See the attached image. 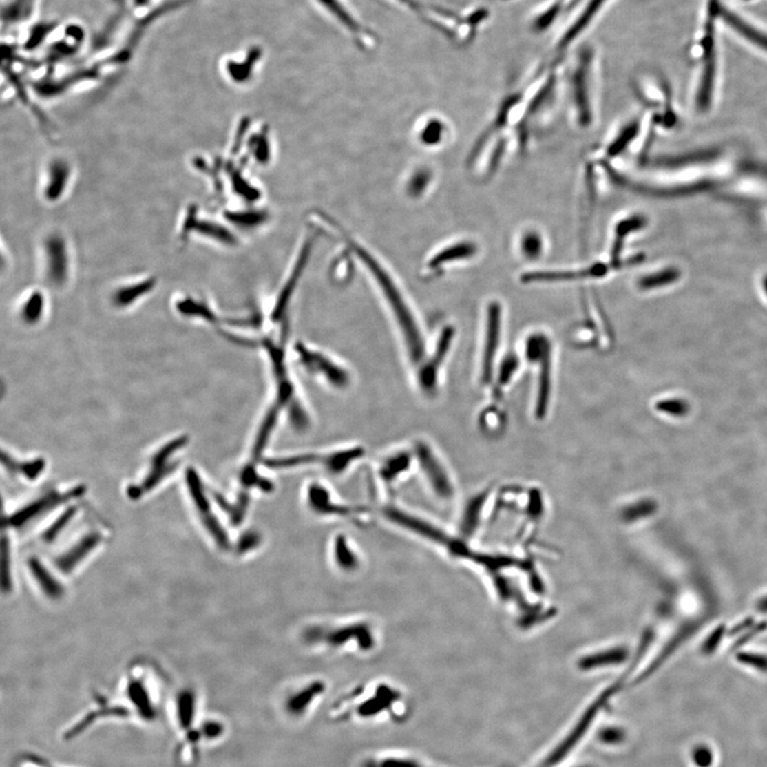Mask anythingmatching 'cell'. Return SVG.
<instances>
[{
	"mask_svg": "<svg viewBox=\"0 0 767 767\" xmlns=\"http://www.w3.org/2000/svg\"><path fill=\"white\" fill-rule=\"evenodd\" d=\"M549 348H551V344L547 336L540 333L531 335L525 342V358L531 363L537 364Z\"/></svg>",
	"mask_w": 767,
	"mask_h": 767,
	"instance_id": "35",
	"label": "cell"
},
{
	"mask_svg": "<svg viewBox=\"0 0 767 767\" xmlns=\"http://www.w3.org/2000/svg\"><path fill=\"white\" fill-rule=\"evenodd\" d=\"M400 697V693L388 685H379L375 691V696L358 706L357 714L360 717H373L390 708L395 702H398Z\"/></svg>",
	"mask_w": 767,
	"mask_h": 767,
	"instance_id": "24",
	"label": "cell"
},
{
	"mask_svg": "<svg viewBox=\"0 0 767 767\" xmlns=\"http://www.w3.org/2000/svg\"><path fill=\"white\" fill-rule=\"evenodd\" d=\"M737 660L742 663L747 664L760 671H767V658L758 654L741 653L737 655Z\"/></svg>",
	"mask_w": 767,
	"mask_h": 767,
	"instance_id": "45",
	"label": "cell"
},
{
	"mask_svg": "<svg viewBox=\"0 0 767 767\" xmlns=\"http://www.w3.org/2000/svg\"><path fill=\"white\" fill-rule=\"evenodd\" d=\"M552 350L549 348L544 355L538 360V381H537L536 401H535V416L537 419H544L548 412L551 397V358Z\"/></svg>",
	"mask_w": 767,
	"mask_h": 767,
	"instance_id": "22",
	"label": "cell"
},
{
	"mask_svg": "<svg viewBox=\"0 0 767 767\" xmlns=\"http://www.w3.org/2000/svg\"><path fill=\"white\" fill-rule=\"evenodd\" d=\"M620 266L609 262H595L589 266L564 270H536L521 276L523 284L565 283L574 280H600Z\"/></svg>",
	"mask_w": 767,
	"mask_h": 767,
	"instance_id": "8",
	"label": "cell"
},
{
	"mask_svg": "<svg viewBox=\"0 0 767 767\" xmlns=\"http://www.w3.org/2000/svg\"><path fill=\"white\" fill-rule=\"evenodd\" d=\"M307 501L315 513L321 515L346 516L354 513L351 507L335 503L330 492L319 483L309 485L307 490Z\"/></svg>",
	"mask_w": 767,
	"mask_h": 767,
	"instance_id": "23",
	"label": "cell"
},
{
	"mask_svg": "<svg viewBox=\"0 0 767 767\" xmlns=\"http://www.w3.org/2000/svg\"><path fill=\"white\" fill-rule=\"evenodd\" d=\"M585 767H587V766H585Z\"/></svg>",
	"mask_w": 767,
	"mask_h": 767,
	"instance_id": "51",
	"label": "cell"
},
{
	"mask_svg": "<svg viewBox=\"0 0 767 767\" xmlns=\"http://www.w3.org/2000/svg\"><path fill=\"white\" fill-rule=\"evenodd\" d=\"M73 169L69 161L56 157L48 162L43 182V198L50 204H56L65 196L71 182Z\"/></svg>",
	"mask_w": 767,
	"mask_h": 767,
	"instance_id": "17",
	"label": "cell"
},
{
	"mask_svg": "<svg viewBox=\"0 0 767 767\" xmlns=\"http://www.w3.org/2000/svg\"><path fill=\"white\" fill-rule=\"evenodd\" d=\"M186 481L191 500L196 506L202 525L207 529L208 534L211 536L216 545L221 550H229L231 548L229 535L222 527L219 519L214 515L211 503L208 499L205 488L198 472H196L193 469H189L186 473Z\"/></svg>",
	"mask_w": 767,
	"mask_h": 767,
	"instance_id": "7",
	"label": "cell"
},
{
	"mask_svg": "<svg viewBox=\"0 0 767 767\" xmlns=\"http://www.w3.org/2000/svg\"><path fill=\"white\" fill-rule=\"evenodd\" d=\"M186 443L187 437H180L161 448L151 459V468L145 479L138 486H132L128 490L129 497L139 499L144 494L157 487V485L160 484L167 476H170L176 467L173 457L177 450L182 449Z\"/></svg>",
	"mask_w": 767,
	"mask_h": 767,
	"instance_id": "9",
	"label": "cell"
},
{
	"mask_svg": "<svg viewBox=\"0 0 767 767\" xmlns=\"http://www.w3.org/2000/svg\"><path fill=\"white\" fill-rule=\"evenodd\" d=\"M43 253L48 282L54 287H61L69 276L70 254L65 238L58 233H50L43 242Z\"/></svg>",
	"mask_w": 767,
	"mask_h": 767,
	"instance_id": "12",
	"label": "cell"
},
{
	"mask_svg": "<svg viewBox=\"0 0 767 767\" xmlns=\"http://www.w3.org/2000/svg\"><path fill=\"white\" fill-rule=\"evenodd\" d=\"M655 408L659 412H664V414L677 417L684 416L689 412L687 403L683 400H678V399L661 401V402L657 403Z\"/></svg>",
	"mask_w": 767,
	"mask_h": 767,
	"instance_id": "42",
	"label": "cell"
},
{
	"mask_svg": "<svg viewBox=\"0 0 767 767\" xmlns=\"http://www.w3.org/2000/svg\"><path fill=\"white\" fill-rule=\"evenodd\" d=\"M765 289H766V291H767V280H766V282H765Z\"/></svg>",
	"mask_w": 767,
	"mask_h": 767,
	"instance_id": "49",
	"label": "cell"
},
{
	"mask_svg": "<svg viewBox=\"0 0 767 767\" xmlns=\"http://www.w3.org/2000/svg\"><path fill=\"white\" fill-rule=\"evenodd\" d=\"M104 535L99 531H87L74 540L70 547L64 549L61 554L54 556L52 565L59 574L71 576L104 544Z\"/></svg>",
	"mask_w": 767,
	"mask_h": 767,
	"instance_id": "10",
	"label": "cell"
},
{
	"mask_svg": "<svg viewBox=\"0 0 767 767\" xmlns=\"http://www.w3.org/2000/svg\"><path fill=\"white\" fill-rule=\"evenodd\" d=\"M1 554H3V589L5 591H12V568H11V545L7 536L3 537L1 543Z\"/></svg>",
	"mask_w": 767,
	"mask_h": 767,
	"instance_id": "39",
	"label": "cell"
},
{
	"mask_svg": "<svg viewBox=\"0 0 767 767\" xmlns=\"http://www.w3.org/2000/svg\"><path fill=\"white\" fill-rule=\"evenodd\" d=\"M455 330L452 326H445L438 338L436 350L430 357H426L418 370V383L422 390L432 395L437 388L438 375L441 366L449 354L450 348L454 339Z\"/></svg>",
	"mask_w": 767,
	"mask_h": 767,
	"instance_id": "14",
	"label": "cell"
},
{
	"mask_svg": "<svg viewBox=\"0 0 767 767\" xmlns=\"http://www.w3.org/2000/svg\"><path fill=\"white\" fill-rule=\"evenodd\" d=\"M412 453L433 490L441 497L447 498L451 496L452 486L449 476L431 445L424 441H418L414 445Z\"/></svg>",
	"mask_w": 767,
	"mask_h": 767,
	"instance_id": "15",
	"label": "cell"
},
{
	"mask_svg": "<svg viewBox=\"0 0 767 767\" xmlns=\"http://www.w3.org/2000/svg\"><path fill=\"white\" fill-rule=\"evenodd\" d=\"M198 700L196 691L182 689L177 693L173 704V723L177 739L190 735L200 725L198 722Z\"/></svg>",
	"mask_w": 767,
	"mask_h": 767,
	"instance_id": "16",
	"label": "cell"
},
{
	"mask_svg": "<svg viewBox=\"0 0 767 767\" xmlns=\"http://www.w3.org/2000/svg\"><path fill=\"white\" fill-rule=\"evenodd\" d=\"M85 487L78 486L66 492H52L45 494L42 497L26 504L14 513L8 516L3 521V529H21L23 527L36 521L41 516L46 515L50 511L57 509L62 504L69 503L81 497L85 492Z\"/></svg>",
	"mask_w": 767,
	"mask_h": 767,
	"instance_id": "6",
	"label": "cell"
},
{
	"mask_svg": "<svg viewBox=\"0 0 767 767\" xmlns=\"http://www.w3.org/2000/svg\"><path fill=\"white\" fill-rule=\"evenodd\" d=\"M481 246L478 241L471 238L459 239L443 246L433 255L428 262V269L435 271L450 266L451 264L470 262L480 254Z\"/></svg>",
	"mask_w": 767,
	"mask_h": 767,
	"instance_id": "18",
	"label": "cell"
},
{
	"mask_svg": "<svg viewBox=\"0 0 767 767\" xmlns=\"http://www.w3.org/2000/svg\"><path fill=\"white\" fill-rule=\"evenodd\" d=\"M13 767H69L57 764L34 753H24L15 759Z\"/></svg>",
	"mask_w": 767,
	"mask_h": 767,
	"instance_id": "38",
	"label": "cell"
},
{
	"mask_svg": "<svg viewBox=\"0 0 767 767\" xmlns=\"http://www.w3.org/2000/svg\"><path fill=\"white\" fill-rule=\"evenodd\" d=\"M27 567L31 579L45 597L54 601L60 600L63 597L65 593L63 584L38 556L29 558L27 560Z\"/></svg>",
	"mask_w": 767,
	"mask_h": 767,
	"instance_id": "19",
	"label": "cell"
},
{
	"mask_svg": "<svg viewBox=\"0 0 767 767\" xmlns=\"http://www.w3.org/2000/svg\"><path fill=\"white\" fill-rule=\"evenodd\" d=\"M449 134V127L447 124L443 122L441 118H431L428 123H425L422 129L421 141L425 144V146H439L445 142Z\"/></svg>",
	"mask_w": 767,
	"mask_h": 767,
	"instance_id": "31",
	"label": "cell"
},
{
	"mask_svg": "<svg viewBox=\"0 0 767 767\" xmlns=\"http://www.w3.org/2000/svg\"><path fill=\"white\" fill-rule=\"evenodd\" d=\"M325 683L322 681H313L311 684L292 695L286 702V710L292 716H301L306 712L317 697L323 694Z\"/></svg>",
	"mask_w": 767,
	"mask_h": 767,
	"instance_id": "26",
	"label": "cell"
},
{
	"mask_svg": "<svg viewBox=\"0 0 767 767\" xmlns=\"http://www.w3.org/2000/svg\"><path fill=\"white\" fill-rule=\"evenodd\" d=\"M306 638L311 642H326L333 647L346 645V642H355L359 649L368 651L375 647V640L371 629L366 624H354L332 630H321L313 628L306 634Z\"/></svg>",
	"mask_w": 767,
	"mask_h": 767,
	"instance_id": "11",
	"label": "cell"
},
{
	"mask_svg": "<svg viewBox=\"0 0 767 767\" xmlns=\"http://www.w3.org/2000/svg\"><path fill=\"white\" fill-rule=\"evenodd\" d=\"M156 284H157L156 278H147L139 283L122 287L114 293V303L120 307L127 306L151 292L155 288Z\"/></svg>",
	"mask_w": 767,
	"mask_h": 767,
	"instance_id": "30",
	"label": "cell"
},
{
	"mask_svg": "<svg viewBox=\"0 0 767 767\" xmlns=\"http://www.w3.org/2000/svg\"><path fill=\"white\" fill-rule=\"evenodd\" d=\"M77 513L78 507H76L75 505H70L67 509H64L56 518L54 523L48 525V529H45L41 535V539L45 543H52V541L56 540L65 531V527L73 521L74 517Z\"/></svg>",
	"mask_w": 767,
	"mask_h": 767,
	"instance_id": "33",
	"label": "cell"
},
{
	"mask_svg": "<svg viewBox=\"0 0 767 767\" xmlns=\"http://www.w3.org/2000/svg\"><path fill=\"white\" fill-rule=\"evenodd\" d=\"M645 219L642 216L633 214L630 217L618 220L613 227L612 239L610 244V262L618 266H622V253L624 244L630 235L640 231L644 227Z\"/></svg>",
	"mask_w": 767,
	"mask_h": 767,
	"instance_id": "20",
	"label": "cell"
},
{
	"mask_svg": "<svg viewBox=\"0 0 767 767\" xmlns=\"http://www.w3.org/2000/svg\"><path fill=\"white\" fill-rule=\"evenodd\" d=\"M675 277H677V274L673 271H663V272L640 278L638 280V287L642 290L653 289V288L661 287V286L673 283Z\"/></svg>",
	"mask_w": 767,
	"mask_h": 767,
	"instance_id": "40",
	"label": "cell"
},
{
	"mask_svg": "<svg viewBox=\"0 0 767 767\" xmlns=\"http://www.w3.org/2000/svg\"><path fill=\"white\" fill-rule=\"evenodd\" d=\"M3 464L11 472L19 473V474H23L25 478L30 479V480H36L44 470L45 467L44 459H36V461H28V463H19L12 457L6 454V452H3Z\"/></svg>",
	"mask_w": 767,
	"mask_h": 767,
	"instance_id": "32",
	"label": "cell"
},
{
	"mask_svg": "<svg viewBox=\"0 0 767 767\" xmlns=\"http://www.w3.org/2000/svg\"><path fill=\"white\" fill-rule=\"evenodd\" d=\"M502 1H503V0H502Z\"/></svg>",
	"mask_w": 767,
	"mask_h": 767,
	"instance_id": "50",
	"label": "cell"
},
{
	"mask_svg": "<svg viewBox=\"0 0 767 767\" xmlns=\"http://www.w3.org/2000/svg\"><path fill=\"white\" fill-rule=\"evenodd\" d=\"M599 54L593 45L576 48L565 75V85L578 125L584 129L595 123L597 114Z\"/></svg>",
	"mask_w": 767,
	"mask_h": 767,
	"instance_id": "2",
	"label": "cell"
},
{
	"mask_svg": "<svg viewBox=\"0 0 767 767\" xmlns=\"http://www.w3.org/2000/svg\"><path fill=\"white\" fill-rule=\"evenodd\" d=\"M259 543H260V536L257 533H245L241 538L240 544L238 545V550L243 554L258 546Z\"/></svg>",
	"mask_w": 767,
	"mask_h": 767,
	"instance_id": "47",
	"label": "cell"
},
{
	"mask_svg": "<svg viewBox=\"0 0 767 767\" xmlns=\"http://www.w3.org/2000/svg\"><path fill=\"white\" fill-rule=\"evenodd\" d=\"M295 355L299 365L307 373L332 388L344 390L351 385L352 377L348 368L328 354L307 344H297Z\"/></svg>",
	"mask_w": 767,
	"mask_h": 767,
	"instance_id": "4",
	"label": "cell"
},
{
	"mask_svg": "<svg viewBox=\"0 0 767 767\" xmlns=\"http://www.w3.org/2000/svg\"><path fill=\"white\" fill-rule=\"evenodd\" d=\"M711 759L712 758H711L710 753L706 749H700L695 755V760L700 766H706V765L710 764Z\"/></svg>",
	"mask_w": 767,
	"mask_h": 767,
	"instance_id": "48",
	"label": "cell"
},
{
	"mask_svg": "<svg viewBox=\"0 0 767 767\" xmlns=\"http://www.w3.org/2000/svg\"><path fill=\"white\" fill-rule=\"evenodd\" d=\"M516 247L518 254L525 262H538L545 256L548 247L546 235L537 227H525L518 233Z\"/></svg>",
	"mask_w": 767,
	"mask_h": 767,
	"instance_id": "21",
	"label": "cell"
},
{
	"mask_svg": "<svg viewBox=\"0 0 767 767\" xmlns=\"http://www.w3.org/2000/svg\"><path fill=\"white\" fill-rule=\"evenodd\" d=\"M638 132V122L629 123L626 126H624V128H622L620 132H617L616 136L607 143V147H605L601 160L610 162L611 159H614L619 155H622V151L628 147L629 144L632 143V141L635 139Z\"/></svg>",
	"mask_w": 767,
	"mask_h": 767,
	"instance_id": "29",
	"label": "cell"
},
{
	"mask_svg": "<svg viewBox=\"0 0 767 767\" xmlns=\"http://www.w3.org/2000/svg\"><path fill=\"white\" fill-rule=\"evenodd\" d=\"M363 448L348 447L323 454L322 466L332 474H342L364 456Z\"/></svg>",
	"mask_w": 767,
	"mask_h": 767,
	"instance_id": "25",
	"label": "cell"
},
{
	"mask_svg": "<svg viewBox=\"0 0 767 767\" xmlns=\"http://www.w3.org/2000/svg\"><path fill=\"white\" fill-rule=\"evenodd\" d=\"M414 453L408 451H397L384 459L379 466V476L387 483L398 480L406 471L410 470Z\"/></svg>",
	"mask_w": 767,
	"mask_h": 767,
	"instance_id": "27",
	"label": "cell"
},
{
	"mask_svg": "<svg viewBox=\"0 0 767 767\" xmlns=\"http://www.w3.org/2000/svg\"><path fill=\"white\" fill-rule=\"evenodd\" d=\"M334 554L335 560L340 569L351 571L357 568L358 558L352 551L351 547L348 546L346 537L342 535H339L335 540Z\"/></svg>",
	"mask_w": 767,
	"mask_h": 767,
	"instance_id": "34",
	"label": "cell"
},
{
	"mask_svg": "<svg viewBox=\"0 0 767 767\" xmlns=\"http://www.w3.org/2000/svg\"><path fill=\"white\" fill-rule=\"evenodd\" d=\"M615 0H581L554 38L550 60L564 62Z\"/></svg>",
	"mask_w": 767,
	"mask_h": 767,
	"instance_id": "3",
	"label": "cell"
},
{
	"mask_svg": "<svg viewBox=\"0 0 767 767\" xmlns=\"http://www.w3.org/2000/svg\"><path fill=\"white\" fill-rule=\"evenodd\" d=\"M200 730L204 744L212 743L223 737L225 726L220 720L208 718L200 722Z\"/></svg>",
	"mask_w": 767,
	"mask_h": 767,
	"instance_id": "41",
	"label": "cell"
},
{
	"mask_svg": "<svg viewBox=\"0 0 767 767\" xmlns=\"http://www.w3.org/2000/svg\"><path fill=\"white\" fill-rule=\"evenodd\" d=\"M502 308L499 302L490 303L485 322L484 348H483L481 377L483 383L488 384L494 375V366L499 350L501 338Z\"/></svg>",
	"mask_w": 767,
	"mask_h": 767,
	"instance_id": "13",
	"label": "cell"
},
{
	"mask_svg": "<svg viewBox=\"0 0 767 767\" xmlns=\"http://www.w3.org/2000/svg\"><path fill=\"white\" fill-rule=\"evenodd\" d=\"M319 1H320L330 12H332V14H334L336 19H338L340 23H342L348 31H351V32L353 33L354 38H355L356 40L359 41L361 44L368 45L369 38L371 36L369 34V31L365 30V29L361 27V25H360L356 19H353V15H352L351 13H348V10L344 7L342 1V3H340L339 0H319Z\"/></svg>",
	"mask_w": 767,
	"mask_h": 767,
	"instance_id": "28",
	"label": "cell"
},
{
	"mask_svg": "<svg viewBox=\"0 0 767 767\" xmlns=\"http://www.w3.org/2000/svg\"><path fill=\"white\" fill-rule=\"evenodd\" d=\"M518 366H519V361H518V358L515 355H509L504 358L499 369V375H498V383H499L500 386L503 387L507 385V383L511 381L512 377L517 371Z\"/></svg>",
	"mask_w": 767,
	"mask_h": 767,
	"instance_id": "44",
	"label": "cell"
},
{
	"mask_svg": "<svg viewBox=\"0 0 767 767\" xmlns=\"http://www.w3.org/2000/svg\"><path fill=\"white\" fill-rule=\"evenodd\" d=\"M601 741L607 744H618L624 739V732L617 728H607L600 732Z\"/></svg>",
	"mask_w": 767,
	"mask_h": 767,
	"instance_id": "46",
	"label": "cell"
},
{
	"mask_svg": "<svg viewBox=\"0 0 767 767\" xmlns=\"http://www.w3.org/2000/svg\"><path fill=\"white\" fill-rule=\"evenodd\" d=\"M43 306H44V297L41 295V292H33L23 307L21 311L23 318L28 323L36 322L42 315Z\"/></svg>",
	"mask_w": 767,
	"mask_h": 767,
	"instance_id": "37",
	"label": "cell"
},
{
	"mask_svg": "<svg viewBox=\"0 0 767 767\" xmlns=\"http://www.w3.org/2000/svg\"><path fill=\"white\" fill-rule=\"evenodd\" d=\"M361 767H425L417 761L405 758H385L366 761Z\"/></svg>",
	"mask_w": 767,
	"mask_h": 767,
	"instance_id": "43",
	"label": "cell"
},
{
	"mask_svg": "<svg viewBox=\"0 0 767 767\" xmlns=\"http://www.w3.org/2000/svg\"><path fill=\"white\" fill-rule=\"evenodd\" d=\"M124 706L132 720L153 724L160 715V700L149 680L144 675L132 673L127 677L123 691Z\"/></svg>",
	"mask_w": 767,
	"mask_h": 767,
	"instance_id": "5",
	"label": "cell"
},
{
	"mask_svg": "<svg viewBox=\"0 0 767 767\" xmlns=\"http://www.w3.org/2000/svg\"><path fill=\"white\" fill-rule=\"evenodd\" d=\"M177 308L180 313L184 315H196V317H202V319L209 321V322H217V317L214 315L213 311L206 305V304L200 303V302L194 301L192 297H186L182 301L177 303Z\"/></svg>",
	"mask_w": 767,
	"mask_h": 767,
	"instance_id": "36",
	"label": "cell"
},
{
	"mask_svg": "<svg viewBox=\"0 0 767 767\" xmlns=\"http://www.w3.org/2000/svg\"><path fill=\"white\" fill-rule=\"evenodd\" d=\"M354 250L369 269L372 277L377 282V287L383 295L385 303L390 311L393 322L400 332L405 350L412 365L421 366L425 360V344L421 327L410 303L401 291L396 280L391 277L386 269L372 258L371 255L354 246Z\"/></svg>",
	"mask_w": 767,
	"mask_h": 767,
	"instance_id": "1",
	"label": "cell"
}]
</instances>
